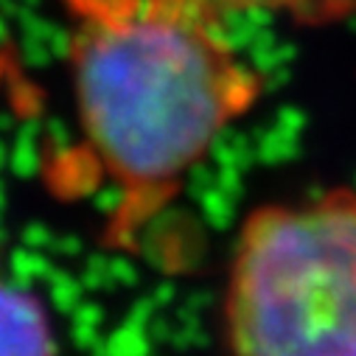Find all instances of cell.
<instances>
[{
    "instance_id": "obj_4",
    "label": "cell",
    "mask_w": 356,
    "mask_h": 356,
    "mask_svg": "<svg viewBox=\"0 0 356 356\" xmlns=\"http://www.w3.org/2000/svg\"><path fill=\"white\" fill-rule=\"evenodd\" d=\"M225 15L258 12L292 20L295 26H331L356 15V0H211Z\"/></svg>"
},
{
    "instance_id": "obj_3",
    "label": "cell",
    "mask_w": 356,
    "mask_h": 356,
    "mask_svg": "<svg viewBox=\"0 0 356 356\" xmlns=\"http://www.w3.org/2000/svg\"><path fill=\"white\" fill-rule=\"evenodd\" d=\"M0 356H56L42 303L0 281Z\"/></svg>"
},
{
    "instance_id": "obj_2",
    "label": "cell",
    "mask_w": 356,
    "mask_h": 356,
    "mask_svg": "<svg viewBox=\"0 0 356 356\" xmlns=\"http://www.w3.org/2000/svg\"><path fill=\"white\" fill-rule=\"evenodd\" d=\"M227 356H356V194L255 208L222 303Z\"/></svg>"
},
{
    "instance_id": "obj_1",
    "label": "cell",
    "mask_w": 356,
    "mask_h": 356,
    "mask_svg": "<svg viewBox=\"0 0 356 356\" xmlns=\"http://www.w3.org/2000/svg\"><path fill=\"white\" fill-rule=\"evenodd\" d=\"M81 135L115 188L113 247L180 194L222 132L261 99L211 0H65Z\"/></svg>"
}]
</instances>
